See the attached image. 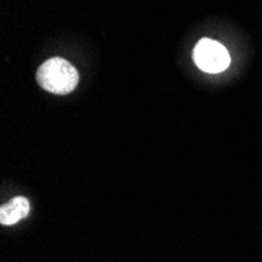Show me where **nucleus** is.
<instances>
[{
  "mask_svg": "<svg viewBox=\"0 0 262 262\" xmlns=\"http://www.w3.org/2000/svg\"><path fill=\"white\" fill-rule=\"evenodd\" d=\"M36 82L41 88L54 94H68L79 83L77 69L68 60L54 57L44 61L36 73Z\"/></svg>",
  "mask_w": 262,
  "mask_h": 262,
  "instance_id": "nucleus-1",
  "label": "nucleus"
},
{
  "mask_svg": "<svg viewBox=\"0 0 262 262\" xmlns=\"http://www.w3.org/2000/svg\"><path fill=\"white\" fill-rule=\"evenodd\" d=\"M193 61L204 73L219 74L229 66L231 57L223 44L209 38H203L193 49Z\"/></svg>",
  "mask_w": 262,
  "mask_h": 262,
  "instance_id": "nucleus-2",
  "label": "nucleus"
},
{
  "mask_svg": "<svg viewBox=\"0 0 262 262\" xmlns=\"http://www.w3.org/2000/svg\"><path fill=\"white\" fill-rule=\"evenodd\" d=\"M30 212V204L27 198L17 196L11 200L8 204L2 206L0 209V223L2 225H14L20 222L22 219H26Z\"/></svg>",
  "mask_w": 262,
  "mask_h": 262,
  "instance_id": "nucleus-3",
  "label": "nucleus"
}]
</instances>
